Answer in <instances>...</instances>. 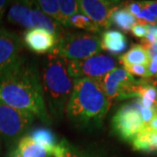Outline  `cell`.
Instances as JSON below:
<instances>
[{
    "label": "cell",
    "instance_id": "d6986e66",
    "mask_svg": "<svg viewBox=\"0 0 157 157\" xmlns=\"http://www.w3.org/2000/svg\"><path fill=\"white\" fill-rule=\"evenodd\" d=\"M111 22L125 33H128L131 31L132 27L137 23V20L136 17L133 16L125 6H120L113 12Z\"/></svg>",
    "mask_w": 157,
    "mask_h": 157
},
{
    "label": "cell",
    "instance_id": "4316f807",
    "mask_svg": "<svg viewBox=\"0 0 157 157\" xmlns=\"http://www.w3.org/2000/svg\"><path fill=\"white\" fill-rule=\"evenodd\" d=\"M131 33L134 34V36H135L136 38H140L141 39H144L146 37L147 33V26L136 23L131 29Z\"/></svg>",
    "mask_w": 157,
    "mask_h": 157
},
{
    "label": "cell",
    "instance_id": "484cf974",
    "mask_svg": "<svg viewBox=\"0 0 157 157\" xmlns=\"http://www.w3.org/2000/svg\"><path fill=\"white\" fill-rule=\"evenodd\" d=\"M124 6L135 17H137L139 16V14L141 11V9H142L141 2H128V3L125 4Z\"/></svg>",
    "mask_w": 157,
    "mask_h": 157
},
{
    "label": "cell",
    "instance_id": "7402d4cb",
    "mask_svg": "<svg viewBox=\"0 0 157 157\" xmlns=\"http://www.w3.org/2000/svg\"><path fill=\"white\" fill-rule=\"evenodd\" d=\"M53 157H87L66 139L59 142L52 152Z\"/></svg>",
    "mask_w": 157,
    "mask_h": 157
},
{
    "label": "cell",
    "instance_id": "f546056e",
    "mask_svg": "<svg viewBox=\"0 0 157 157\" xmlns=\"http://www.w3.org/2000/svg\"><path fill=\"white\" fill-rule=\"evenodd\" d=\"M147 128H149L150 130H153V131H155L157 132V114L155 116V117L152 119L151 121L148 122L147 126Z\"/></svg>",
    "mask_w": 157,
    "mask_h": 157
},
{
    "label": "cell",
    "instance_id": "d6a6232c",
    "mask_svg": "<svg viewBox=\"0 0 157 157\" xmlns=\"http://www.w3.org/2000/svg\"><path fill=\"white\" fill-rule=\"evenodd\" d=\"M3 14H4V11H0V25H1V21H2V17H3ZM1 29V28H0Z\"/></svg>",
    "mask_w": 157,
    "mask_h": 157
},
{
    "label": "cell",
    "instance_id": "7a4b0ae2",
    "mask_svg": "<svg viewBox=\"0 0 157 157\" xmlns=\"http://www.w3.org/2000/svg\"><path fill=\"white\" fill-rule=\"evenodd\" d=\"M110 106L111 103L98 80L79 78L74 80L65 112L74 126L95 128L102 125Z\"/></svg>",
    "mask_w": 157,
    "mask_h": 157
},
{
    "label": "cell",
    "instance_id": "9a60e30c",
    "mask_svg": "<svg viewBox=\"0 0 157 157\" xmlns=\"http://www.w3.org/2000/svg\"><path fill=\"white\" fill-rule=\"evenodd\" d=\"M101 49L113 54L122 52L128 45V41L122 33L116 30H106L101 34Z\"/></svg>",
    "mask_w": 157,
    "mask_h": 157
},
{
    "label": "cell",
    "instance_id": "8fae6325",
    "mask_svg": "<svg viewBox=\"0 0 157 157\" xmlns=\"http://www.w3.org/2000/svg\"><path fill=\"white\" fill-rule=\"evenodd\" d=\"M56 42L54 36L42 29H30L24 34L25 45L36 53L50 52L56 45Z\"/></svg>",
    "mask_w": 157,
    "mask_h": 157
},
{
    "label": "cell",
    "instance_id": "4fadbf2b",
    "mask_svg": "<svg viewBox=\"0 0 157 157\" xmlns=\"http://www.w3.org/2000/svg\"><path fill=\"white\" fill-rule=\"evenodd\" d=\"M34 2L21 1L16 2L10 7L8 11V21L18 25L25 28L33 29V10Z\"/></svg>",
    "mask_w": 157,
    "mask_h": 157
},
{
    "label": "cell",
    "instance_id": "2e32d148",
    "mask_svg": "<svg viewBox=\"0 0 157 157\" xmlns=\"http://www.w3.org/2000/svg\"><path fill=\"white\" fill-rule=\"evenodd\" d=\"M132 146L136 151L157 153V132L146 128L132 141Z\"/></svg>",
    "mask_w": 157,
    "mask_h": 157
},
{
    "label": "cell",
    "instance_id": "ba28073f",
    "mask_svg": "<svg viewBox=\"0 0 157 157\" xmlns=\"http://www.w3.org/2000/svg\"><path fill=\"white\" fill-rule=\"evenodd\" d=\"M98 81L110 103L113 101L136 98L135 89L138 79L127 73L124 68L116 67Z\"/></svg>",
    "mask_w": 157,
    "mask_h": 157
},
{
    "label": "cell",
    "instance_id": "7c38bea8",
    "mask_svg": "<svg viewBox=\"0 0 157 157\" xmlns=\"http://www.w3.org/2000/svg\"><path fill=\"white\" fill-rule=\"evenodd\" d=\"M52 154L36 143L30 135H24L11 147L6 157H51Z\"/></svg>",
    "mask_w": 157,
    "mask_h": 157
},
{
    "label": "cell",
    "instance_id": "83f0119b",
    "mask_svg": "<svg viewBox=\"0 0 157 157\" xmlns=\"http://www.w3.org/2000/svg\"><path fill=\"white\" fill-rule=\"evenodd\" d=\"M157 75V55L150 58L149 64L147 65V78Z\"/></svg>",
    "mask_w": 157,
    "mask_h": 157
},
{
    "label": "cell",
    "instance_id": "d4e9b609",
    "mask_svg": "<svg viewBox=\"0 0 157 157\" xmlns=\"http://www.w3.org/2000/svg\"><path fill=\"white\" fill-rule=\"evenodd\" d=\"M125 71L130 75H136L139 77L147 78V66L145 65H131L124 67Z\"/></svg>",
    "mask_w": 157,
    "mask_h": 157
},
{
    "label": "cell",
    "instance_id": "f1b7e54d",
    "mask_svg": "<svg viewBox=\"0 0 157 157\" xmlns=\"http://www.w3.org/2000/svg\"><path fill=\"white\" fill-rule=\"evenodd\" d=\"M141 6L157 17V1H144L141 2Z\"/></svg>",
    "mask_w": 157,
    "mask_h": 157
},
{
    "label": "cell",
    "instance_id": "44dd1931",
    "mask_svg": "<svg viewBox=\"0 0 157 157\" xmlns=\"http://www.w3.org/2000/svg\"><path fill=\"white\" fill-rule=\"evenodd\" d=\"M36 6L45 15L55 19L63 26V18H62L59 1L56 0H39L35 2ZM64 27V26H63Z\"/></svg>",
    "mask_w": 157,
    "mask_h": 157
},
{
    "label": "cell",
    "instance_id": "ac0fdd59",
    "mask_svg": "<svg viewBox=\"0 0 157 157\" xmlns=\"http://www.w3.org/2000/svg\"><path fill=\"white\" fill-rule=\"evenodd\" d=\"M30 137L36 143H38L47 151L50 152L52 155L58 144L56 135L53 134L52 130L45 128H38L33 129L31 132Z\"/></svg>",
    "mask_w": 157,
    "mask_h": 157
},
{
    "label": "cell",
    "instance_id": "6da1fadb",
    "mask_svg": "<svg viewBox=\"0 0 157 157\" xmlns=\"http://www.w3.org/2000/svg\"><path fill=\"white\" fill-rule=\"evenodd\" d=\"M0 102L32 113L43 123L51 125L38 68L26 57L20 55L0 73Z\"/></svg>",
    "mask_w": 157,
    "mask_h": 157
},
{
    "label": "cell",
    "instance_id": "e0dca14e",
    "mask_svg": "<svg viewBox=\"0 0 157 157\" xmlns=\"http://www.w3.org/2000/svg\"><path fill=\"white\" fill-rule=\"evenodd\" d=\"M120 63L123 67L131 65H145L147 66L150 61V57L147 51L141 45H134L126 53L119 58Z\"/></svg>",
    "mask_w": 157,
    "mask_h": 157
},
{
    "label": "cell",
    "instance_id": "52a82bcc",
    "mask_svg": "<svg viewBox=\"0 0 157 157\" xmlns=\"http://www.w3.org/2000/svg\"><path fill=\"white\" fill-rule=\"evenodd\" d=\"M67 64L68 73L74 79L88 78L100 80L117 67V61L113 57L101 52L83 60L68 61Z\"/></svg>",
    "mask_w": 157,
    "mask_h": 157
},
{
    "label": "cell",
    "instance_id": "1f68e13d",
    "mask_svg": "<svg viewBox=\"0 0 157 157\" xmlns=\"http://www.w3.org/2000/svg\"><path fill=\"white\" fill-rule=\"evenodd\" d=\"M9 2L8 1H3V0H0V11H4L5 12V10H6V6H8Z\"/></svg>",
    "mask_w": 157,
    "mask_h": 157
},
{
    "label": "cell",
    "instance_id": "30bf717a",
    "mask_svg": "<svg viewBox=\"0 0 157 157\" xmlns=\"http://www.w3.org/2000/svg\"><path fill=\"white\" fill-rule=\"evenodd\" d=\"M22 42L17 35L0 29V73L20 57Z\"/></svg>",
    "mask_w": 157,
    "mask_h": 157
},
{
    "label": "cell",
    "instance_id": "3957f363",
    "mask_svg": "<svg viewBox=\"0 0 157 157\" xmlns=\"http://www.w3.org/2000/svg\"><path fill=\"white\" fill-rule=\"evenodd\" d=\"M74 80L68 73L67 61L60 57L48 53L43 61L41 84L51 115L58 121L64 115L73 92Z\"/></svg>",
    "mask_w": 157,
    "mask_h": 157
},
{
    "label": "cell",
    "instance_id": "603a6c76",
    "mask_svg": "<svg viewBox=\"0 0 157 157\" xmlns=\"http://www.w3.org/2000/svg\"><path fill=\"white\" fill-rule=\"evenodd\" d=\"M59 11L63 18V26L67 27L69 18L78 12V1L73 0H61L59 1Z\"/></svg>",
    "mask_w": 157,
    "mask_h": 157
},
{
    "label": "cell",
    "instance_id": "5bb4252c",
    "mask_svg": "<svg viewBox=\"0 0 157 157\" xmlns=\"http://www.w3.org/2000/svg\"><path fill=\"white\" fill-rule=\"evenodd\" d=\"M33 28L42 29L45 32L49 33L52 36H54L57 41L64 33V27L61 25L57 22L55 19L43 13L35 4L33 10Z\"/></svg>",
    "mask_w": 157,
    "mask_h": 157
},
{
    "label": "cell",
    "instance_id": "277c9868",
    "mask_svg": "<svg viewBox=\"0 0 157 157\" xmlns=\"http://www.w3.org/2000/svg\"><path fill=\"white\" fill-rule=\"evenodd\" d=\"M101 51V39L94 34L64 31L49 53L68 62L83 60L100 53Z\"/></svg>",
    "mask_w": 157,
    "mask_h": 157
},
{
    "label": "cell",
    "instance_id": "4dcf8cb0",
    "mask_svg": "<svg viewBox=\"0 0 157 157\" xmlns=\"http://www.w3.org/2000/svg\"><path fill=\"white\" fill-rule=\"evenodd\" d=\"M146 79V81L153 86L155 89L157 90V75L156 76H153V77H149V78H144Z\"/></svg>",
    "mask_w": 157,
    "mask_h": 157
},
{
    "label": "cell",
    "instance_id": "cb8c5ba5",
    "mask_svg": "<svg viewBox=\"0 0 157 157\" xmlns=\"http://www.w3.org/2000/svg\"><path fill=\"white\" fill-rule=\"evenodd\" d=\"M137 23L142 25H157V17H155L151 12L147 11V9L143 8L141 9V11L139 14V16L136 17Z\"/></svg>",
    "mask_w": 157,
    "mask_h": 157
},
{
    "label": "cell",
    "instance_id": "5b68a950",
    "mask_svg": "<svg viewBox=\"0 0 157 157\" xmlns=\"http://www.w3.org/2000/svg\"><path fill=\"white\" fill-rule=\"evenodd\" d=\"M34 119L32 113L0 102V138L11 147L24 136Z\"/></svg>",
    "mask_w": 157,
    "mask_h": 157
},
{
    "label": "cell",
    "instance_id": "ffe728a7",
    "mask_svg": "<svg viewBox=\"0 0 157 157\" xmlns=\"http://www.w3.org/2000/svg\"><path fill=\"white\" fill-rule=\"evenodd\" d=\"M67 27H75V28L83 29L91 33H99L101 30L95 23L93 22L89 17L86 15L78 12L69 18Z\"/></svg>",
    "mask_w": 157,
    "mask_h": 157
},
{
    "label": "cell",
    "instance_id": "9c48e42d",
    "mask_svg": "<svg viewBox=\"0 0 157 157\" xmlns=\"http://www.w3.org/2000/svg\"><path fill=\"white\" fill-rule=\"evenodd\" d=\"M78 4V11L89 17L101 30L111 26L113 12L121 6L115 1L104 0H81Z\"/></svg>",
    "mask_w": 157,
    "mask_h": 157
},
{
    "label": "cell",
    "instance_id": "8992f818",
    "mask_svg": "<svg viewBox=\"0 0 157 157\" xmlns=\"http://www.w3.org/2000/svg\"><path fill=\"white\" fill-rule=\"evenodd\" d=\"M140 100L124 104L120 107L112 118V128L121 140L132 142L135 138L147 128L141 115Z\"/></svg>",
    "mask_w": 157,
    "mask_h": 157
}]
</instances>
